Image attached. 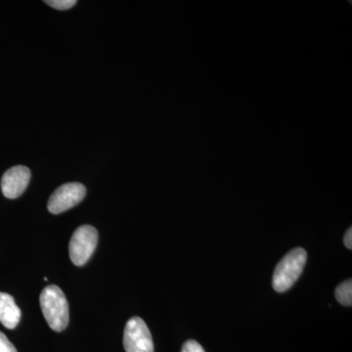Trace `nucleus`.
<instances>
[{
	"mask_svg": "<svg viewBox=\"0 0 352 352\" xmlns=\"http://www.w3.org/2000/svg\"><path fill=\"white\" fill-rule=\"evenodd\" d=\"M41 311L50 327L56 332H62L69 324V305L66 296L55 285L46 287L39 296Z\"/></svg>",
	"mask_w": 352,
	"mask_h": 352,
	"instance_id": "f257e3e1",
	"label": "nucleus"
},
{
	"mask_svg": "<svg viewBox=\"0 0 352 352\" xmlns=\"http://www.w3.org/2000/svg\"><path fill=\"white\" fill-rule=\"evenodd\" d=\"M307 252L302 248H296L284 256L275 268L273 288L278 293L288 291L302 275L307 263Z\"/></svg>",
	"mask_w": 352,
	"mask_h": 352,
	"instance_id": "f03ea898",
	"label": "nucleus"
},
{
	"mask_svg": "<svg viewBox=\"0 0 352 352\" xmlns=\"http://www.w3.org/2000/svg\"><path fill=\"white\" fill-rule=\"evenodd\" d=\"M98 243V232L91 226L78 227L69 242V258L76 266L85 265L89 261Z\"/></svg>",
	"mask_w": 352,
	"mask_h": 352,
	"instance_id": "7ed1b4c3",
	"label": "nucleus"
},
{
	"mask_svg": "<svg viewBox=\"0 0 352 352\" xmlns=\"http://www.w3.org/2000/svg\"><path fill=\"white\" fill-rule=\"evenodd\" d=\"M124 346L126 352H154L151 332L139 317H132L127 321L124 333Z\"/></svg>",
	"mask_w": 352,
	"mask_h": 352,
	"instance_id": "20e7f679",
	"label": "nucleus"
},
{
	"mask_svg": "<svg viewBox=\"0 0 352 352\" xmlns=\"http://www.w3.org/2000/svg\"><path fill=\"white\" fill-rule=\"evenodd\" d=\"M87 195V188L78 182L66 183L51 195L48 200V210L53 214H59L76 207Z\"/></svg>",
	"mask_w": 352,
	"mask_h": 352,
	"instance_id": "39448f33",
	"label": "nucleus"
},
{
	"mask_svg": "<svg viewBox=\"0 0 352 352\" xmlns=\"http://www.w3.org/2000/svg\"><path fill=\"white\" fill-rule=\"evenodd\" d=\"M30 180H31V170L27 166H13L2 176V193L8 199L18 198L27 189Z\"/></svg>",
	"mask_w": 352,
	"mask_h": 352,
	"instance_id": "423d86ee",
	"label": "nucleus"
},
{
	"mask_svg": "<svg viewBox=\"0 0 352 352\" xmlns=\"http://www.w3.org/2000/svg\"><path fill=\"white\" fill-rule=\"evenodd\" d=\"M21 319V310L13 296L0 293V322L7 329L17 327Z\"/></svg>",
	"mask_w": 352,
	"mask_h": 352,
	"instance_id": "0eeeda50",
	"label": "nucleus"
},
{
	"mask_svg": "<svg viewBox=\"0 0 352 352\" xmlns=\"http://www.w3.org/2000/svg\"><path fill=\"white\" fill-rule=\"evenodd\" d=\"M336 298L340 305L346 307L352 305V281L351 279L342 282L336 289Z\"/></svg>",
	"mask_w": 352,
	"mask_h": 352,
	"instance_id": "6e6552de",
	"label": "nucleus"
},
{
	"mask_svg": "<svg viewBox=\"0 0 352 352\" xmlns=\"http://www.w3.org/2000/svg\"><path fill=\"white\" fill-rule=\"evenodd\" d=\"M45 3L58 10H68L76 6V0H47Z\"/></svg>",
	"mask_w": 352,
	"mask_h": 352,
	"instance_id": "1a4fd4ad",
	"label": "nucleus"
},
{
	"mask_svg": "<svg viewBox=\"0 0 352 352\" xmlns=\"http://www.w3.org/2000/svg\"><path fill=\"white\" fill-rule=\"evenodd\" d=\"M182 352H206L203 346L194 340H189L183 344Z\"/></svg>",
	"mask_w": 352,
	"mask_h": 352,
	"instance_id": "9d476101",
	"label": "nucleus"
},
{
	"mask_svg": "<svg viewBox=\"0 0 352 352\" xmlns=\"http://www.w3.org/2000/svg\"><path fill=\"white\" fill-rule=\"evenodd\" d=\"M0 352H17L15 346L7 339L3 333L0 332Z\"/></svg>",
	"mask_w": 352,
	"mask_h": 352,
	"instance_id": "9b49d317",
	"label": "nucleus"
},
{
	"mask_svg": "<svg viewBox=\"0 0 352 352\" xmlns=\"http://www.w3.org/2000/svg\"><path fill=\"white\" fill-rule=\"evenodd\" d=\"M344 245H346L347 249H352V231L351 228H349L346 231V236H344Z\"/></svg>",
	"mask_w": 352,
	"mask_h": 352,
	"instance_id": "f8f14e48",
	"label": "nucleus"
}]
</instances>
